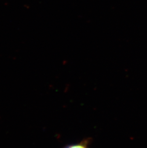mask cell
<instances>
[{
	"instance_id": "6da1fadb",
	"label": "cell",
	"mask_w": 147,
	"mask_h": 148,
	"mask_svg": "<svg viewBox=\"0 0 147 148\" xmlns=\"http://www.w3.org/2000/svg\"><path fill=\"white\" fill-rule=\"evenodd\" d=\"M89 140L88 139H85L79 143L76 144L69 145L65 146L64 148H88Z\"/></svg>"
}]
</instances>
